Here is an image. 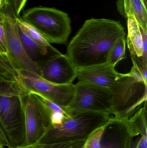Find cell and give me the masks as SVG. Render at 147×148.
<instances>
[{"label":"cell","instance_id":"1","mask_svg":"<svg viewBox=\"0 0 147 148\" xmlns=\"http://www.w3.org/2000/svg\"><path fill=\"white\" fill-rule=\"evenodd\" d=\"M123 36L126 33L120 22L91 18L85 21L72 37L66 55L77 69L104 64L115 42Z\"/></svg>","mask_w":147,"mask_h":148},{"label":"cell","instance_id":"2","mask_svg":"<svg viewBox=\"0 0 147 148\" xmlns=\"http://www.w3.org/2000/svg\"><path fill=\"white\" fill-rule=\"evenodd\" d=\"M110 89L111 114L116 118L128 120L147 102V78L135 65L129 73L121 74Z\"/></svg>","mask_w":147,"mask_h":148},{"label":"cell","instance_id":"3","mask_svg":"<svg viewBox=\"0 0 147 148\" xmlns=\"http://www.w3.org/2000/svg\"><path fill=\"white\" fill-rule=\"evenodd\" d=\"M69 115L65 116L60 125L54 126L51 124L37 142L51 143L87 139L113 117L110 114L100 112H83Z\"/></svg>","mask_w":147,"mask_h":148},{"label":"cell","instance_id":"4","mask_svg":"<svg viewBox=\"0 0 147 148\" xmlns=\"http://www.w3.org/2000/svg\"><path fill=\"white\" fill-rule=\"evenodd\" d=\"M25 95L16 85L0 80V125L11 148L22 146L25 142L26 128L22 99Z\"/></svg>","mask_w":147,"mask_h":148},{"label":"cell","instance_id":"5","mask_svg":"<svg viewBox=\"0 0 147 148\" xmlns=\"http://www.w3.org/2000/svg\"><path fill=\"white\" fill-rule=\"evenodd\" d=\"M21 18L38 30L50 44H65L71 32V20L68 14L54 8H30Z\"/></svg>","mask_w":147,"mask_h":148},{"label":"cell","instance_id":"6","mask_svg":"<svg viewBox=\"0 0 147 148\" xmlns=\"http://www.w3.org/2000/svg\"><path fill=\"white\" fill-rule=\"evenodd\" d=\"M72 100L64 109L68 114L83 112L111 114L112 95L108 88L79 81Z\"/></svg>","mask_w":147,"mask_h":148},{"label":"cell","instance_id":"7","mask_svg":"<svg viewBox=\"0 0 147 148\" xmlns=\"http://www.w3.org/2000/svg\"><path fill=\"white\" fill-rule=\"evenodd\" d=\"M25 117L26 138L23 145L37 142L51 125V112L33 94L22 97Z\"/></svg>","mask_w":147,"mask_h":148},{"label":"cell","instance_id":"8","mask_svg":"<svg viewBox=\"0 0 147 148\" xmlns=\"http://www.w3.org/2000/svg\"><path fill=\"white\" fill-rule=\"evenodd\" d=\"M0 12L9 56L21 70L40 76L39 69L29 58L22 46L16 17L9 8L4 5L0 8Z\"/></svg>","mask_w":147,"mask_h":148},{"label":"cell","instance_id":"9","mask_svg":"<svg viewBox=\"0 0 147 148\" xmlns=\"http://www.w3.org/2000/svg\"><path fill=\"white\" fill-rule=\"evenodd\" d=\"M20 74L23 85L28 93H40L64 110L72 100L75 91V84H73L53 83L38 75L25 70H21Z\"/></svg>","mask_w":147,"mask_h":148},{"label":"cell","instance_id":"10","mask_svg":"<svg viewBox=\"0 0 147 148\" xmlns=\"http://www.w3.org/2000/svg\"><path fill=\"white\" fill-rule=\"evenodd\" d=\"M36 64L40 70L41 77L50 82L71 84L77 78V69L66 54L59 51L52 53Z\"/></svg>","mask_w":147,"mask_h":148},{"label":"cell","instance_id":"11","mask_svg":"<svg viewBox=\"0 0 147 148\" xmlns=\"http://www.w3.org/2000/svg\"><path fill=\"white\" fill-rule=\"evenodd\" d=\"M139 134L128 120L113 116L104 126L101 148H131L134 137Z\"/></svg>","mask_w":147,"mask_h":148},{"label":"cell","instance_id":"12","mask_svg":"<svg viewBox=\"0 0 147 148\" xmlns=\"http://www.w3.org/2000/svg\"><path fill=\"white\" fill-rule=\"evenodd\" d=\"M121 73L108 63L84 68L77 69V78L79 81L110 88Z\"/></svg>","mask_w":147,"mask_h":148},{"label":"cell","instance_id":"13","mask_svg":"<svg viewBox=\"0 0 147 148\" xmlns=\"http://www.w3.org/2000/svg\"><path fill=\"white\" fill-rule=\"evenodd\" d=\"M128 34L126 44L130 53L133 64L146 66L142 61L143 56V41L140 27L133 15L127 16Z\"/></svg>","mask_w":147,"mask_h":148},{"label":"cell","instance_id":"14","mask_svg":"<svg viewBox=\"0 0 147 148\" xmlns=\"http://www.w3.org/2000/svg\"><path fill=\"white\" fill-rule=\"evenodd\" d=\"M116 5L123 17L133 15L140 26L147 31V6L142 0H117Z\"/></svg>","mask_w":147,"mask_h":148},{"label":"cell","instance_id":"15","mask_svg":"<svg viewBox=\"0 0 147 148\" xmlns=\"http://www.w3.org/2000/svg\"><path fill=\"white\" fill-rule=\"evenodd\" d=\"M21 70L9 55H0V80L13 84L24 93L27 94L21 79Z\"/></svg>","mask_w":147,"mask_h":148},{"label":"cell","instance_id":"16","mask_svg":"<svg viewBox=\"0 0 147 148\" xmlns=\"http://www.w3.org/2000/svg\"><path fill=\"white\" fill-rule=\"evenodd\" d=\"M19 28L20 38L25 52L34 62L40 61L54 52L58 51L55 48L47 47L37 43Z\"/></svg>","mask_w":147,"mask_h":148},{"label":"cell","instance_id":"17","mask_svg":"<svg viewBox=\"0 0 147 148\" xmlns=\"http://www.w3.org/2000/svg\"><path fill=\"white\" fill-rule=\"evenodd\" d=\"M126 45V36L118 39L110 51L107 63L115 67L119 62L125 59Z\"/></svg>","mask_w":147,"mask_h":148},{"label":"cell","instance_id":"18","mask_svg":"<svg viewBox=\"0 0 147 148\" xmlns=\"http://www.w3.org/2000/svg\"><path fill=\"white\" fill-rule=\"evenodd\" d=\"M16 19L19 27L30 38L42 46L50 48H54L38 30L32 25L22 20L21 16Z\"/></svg>","mask_w":147,"mask_h":148},{"label":"cell","instance_id":"19","mask_svg":"<svg viewBox=\"0 0 147 148\" xmlns=\"http://www.w3.org/2000/svg\"><path fill=\"white\" fill-rule=\"evenodd\" d=\"M86 140L84 139L51 143L36 142L30 145H22L11 148H83Z\"/></svg>","mask_w":147,"mask_h":148},{"label":"cell","instance_id":"20","mask_svg":"<svg viewBox=\"0 0 147 148\" xmlns=\"http://www.w3.org/2000/svg\"><path fill=\"white\" fill-rule=\"evenodd\" d=\"M104 126L94 131L88 137L83 148H101L100 141Z\"/></svg>","mask_w":147,"mask_h":148},{"label":"cell","instance_id":"21","mask_svg":"<svg viewBox=\"0 0 147 148\" xmlns=\"http://www.w3.org/2000/svg\"><path fill=\"white\" fill-rule=\"evenodd\" d=\"M27 0H3L4 6L9 8L16 18L20 17V14Z\"/></svg>","mask_w":147,"mask_h":148},{"label":"cell","instance_id":"22","mask_svg":"<svg viewBox=\"0 0 147 148\" xmlns=\"http://www.w3.org/2000/svg\"><path fill=\"white\" fill-rule=\"evenodd\" d=\"M9 54V53L7 47L5 33L2 23L1 15L0 12V55H8Z\"/></svg>","mask_w":147,"mask_h":148},{"label":"cell","instance_id":"23","mask_svg":"<svg viewBox=\"0 0 147 148\" xmlns=\"http://www.w3.org/2000/svg\"><path fill=\"white\" fill-rule=\"evenodd\" d=\"M140 27L142 35V41H143V56L142 58V61L143 64L147 65V31L144 30Z\"/></svg>","mask_w":147,"mask_h":148},{"label":"cell","instance_id":"24","mask_svg":"<svg viewBox=\"0 0 147 148\" xmlns=\"http://www.w3.org/2000/svg\"><path fill=\"white\" fill-rule=\"evenodd\" d=\"M65 116H66L63 113L52 112L50 116L51 124L54 126L60 125L62 123Z\"/></svg>","mask_w":147,"mask_h":148},{"label":"cell","instance_id":"25","mask_svg":"<svg viewBox=\"0 0 147 148\" xmlns=\"http://www.w3.org/2000/svg\"><path fill=\"white\" fill-rule=\"evenodd\" d=\"M0 147L6 148H10L9 143L3 132V130L0 125Z\"/></svg>","mask_w":147,"mask_h":148},{"label":"cell","instance_id":"26","mask_svg":"<svg viewBox=\"0 0 147 148\" xmlns=\"http://www.w3.org/2000/svg\"><path fill=\"white\" fill-rule=\"evenodd\" d=\"M136 148H147V137L146 135H142Z\"/></svg>","mask_w":147,"mask_h":148},{"label":"cell","instance_id":"27","mask_svg":"<svg viewBox=\"0 0 147 148\" xmlns=\"http://www.w3.org/2000/svg\"><path fill=\"white\" fill-rule=\"evenodd\" d=\"M4 5V2L3 0H0V8H2Z\"/></svg>","mask_w":147,"mask_h":148},{"label":"cell","instance_id":"28","mask_svg":"<svg viewBox=\"0 0 147 148\" xmlns=\"http://www.w3.org/2000/svg\"><path fill=\"white\" fill-rule=\"evenodd\" d=\"M142 1H143L145 4L147 6V0H142Z\"/></svg>","mask_w":147,"mask_h":148},{"label":"cell","instance_id":"29","mask_svg":"<svg viewBox=\"0 0 147 148\" xmlns=\"http://www.w3.org/2000/svg\"><path fill=\"white\" fill-rule=\"evenodd\" d=\"M0 148H6L3 147H0Z\"/></svg>","mask_w":147,"mask_h":148}]
</instances>
